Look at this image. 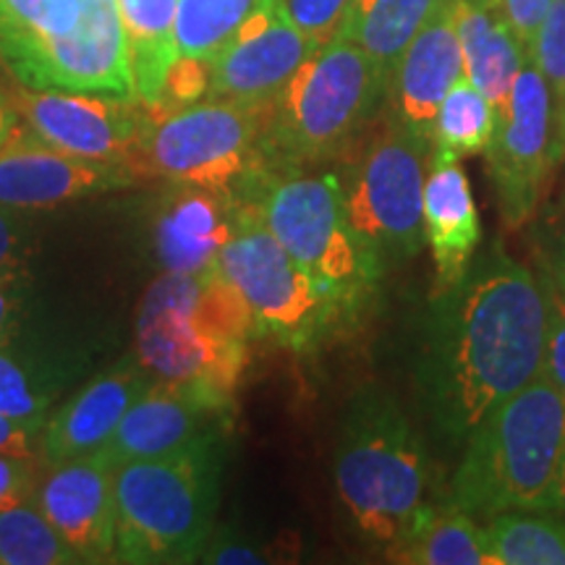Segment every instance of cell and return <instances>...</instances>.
Listing matches in <instances>:
<instances>
[{
    "instance_id": "27",
    "label": "cell",
    "mask_w": 565,
    "mask_h": 565,
    "mask_svg": "<svg viewBox=\"0 0 565 565\" xmlns=\"http://www.w3.org/2000/svg\"><path fill=\"white\" fill-rule=\"evenodd\" d=\"M492 565H565V521L550 511H511L487 521Z\"/></svg>"
},
{
    "instance_id": "32",
    "label": "cell",
    "mask_w": 565,
    "mask_h": 565,
    "mask_svg": "<svg viewBox=\"0 0 565 565\" xmlns=\"http://www.w3.org/2000/svg\"><path fill=\"white\" fill-rule=\"evenodd\" d=\"M299 30L315 42H328L341 30L351 0H280Z\"/></svg>"
},
{
    "instance_id": "30",
    "label": "cell",
    "mask_w": 565,
    "mask_h": 565,
    "mask_svg": "<svg viewBox=\"0 0 565 565\" xmlns=\"http://www.w3.org/2000/svg\"><path fill=\"white\" fill-rule=\"evenodd\" d=\"M63 536L38 505L24 503L0 511V565H76Z\"/></svg>"
},
{
    "instance_id": "21",
    "label": "cell",
    "mask_w": 565,
    "mask_h": 565,
    "mask_svg": "<svg viewBox=\"0 0 565 565\" xmlns=\"http://www.w3.org/2000/svg\"><path fill=\"white\" fill-rule=\"evenodd\" d=\"M479 215L458 160H429L424 183V238L435 259V294L448 291L475 263Z\"/></svg>"
},
{
    "instance_id": "42",
    "label": "cell",
    "mask_w": 565,
    "mask_h": 565,
    "mask_svg": "<svg viewBox=\"0 0 565 565\" xmlns=\"http://www.w3.org/2000/svg\"><path fill=\"white\" fill-rule=\"evenodd\" d=\"M557 505L565 508V461H563V469H561V484H557Z\"/></svg>"
},
{
    "instance_id": "25",
    "label": "cell",
    "mask_w": 565,
    "mask_h": 565,
    "mask_svg": "<svg viewBox=\"0 0 565 565\" xmlns=\"http://www.w3.org/2000/svg\"><path fill=\"white\" fill-rule=\"evenodd\" d=\"M387 561L408 565H492L484 529L456 505L429 503L406 540L385 550Z\"/></svg>"
},
{
    "instance_id": "39",
    "label": "cell",
    "mask_w": 565,
    "mask_h": 565,
    "mask_svg": "<svg viewBox=\"0 0 565 565\" xmlns=\"http://www.w3.org/2000/svg\"><path fill=\"white\" fill-rule=\"evenodd\" d=\"M17 280H0V338H6L19 324V288Z\"/></svg>"
},
{
    "instance_id": "14",
    "label": "cell",
    "mask_w": 565,
    "mask_h": 565,
    "mask_svg": "<svg viewBox=\"0 0 565 565\" xmlns=\"http://www.w3.org/2000/svg\"><path fill=\"white\" fill-rule=\"evenodd\" d=\"M320 42L294 24L280 0H259L210 58L207 97L273 105Z\"/></svg>"
},
{
    "instance_id": "24",
    "label": "cell",
    "mask_w": 565,
    "mask_h": 565,
    "mask_svg": "<svg viewBox=\"0 0 565 565\" xmlns=\"http://www.w3.org/2000/svg\"><path fill=\"white\" fill-rule=\"evenodd\" d=\"M71 366L32 343L0 338V416L42 427L68 383Z\"/></svg>"
},
{
    "instance_id": "37",
    "label": "cell",
    "mask_w": 565,
    "mask_h": 565,
    "mask_svg": "<svg viewBox=\"0 0 565 565\" xmlns=\"http://www.w3.org/2000/svg\"><path fill=\"white\" fill-rule=\"evenodd\" d=\"M550 3L553 0H500V9H503V17L511 30L515 32L521 45L526 51H532V42L536 38V30H540L542 19L550 11Z\"/></svg>"
},
{
    "instance_id": "38",
    "label": "cell",
    "mask_w": 565,
    "mask_h": 565,
    "mask_svg": "<svg viewBox=\"0 0 565 565\" xmlns=\"http://www.w3.org/2000/svg\"><path fill=\"white\" fill-rule=\"evenodd\" d=\"M40 429L38 424L0 416V454L40 458Z\"/></svg>"
},
{
    "instance_id": "13",
    "label": "cell",
    "mask_w": 565,
    "mask_h": 565,
    "mask_svg": "<svg viewBox=\"0 0 565 565\" xmlns=\"http://www.w3.org/2000/svg\"><path fill=\"white\" fill-rule=\"evenodd\" d=\"M21 124L76 158L129 166L145 129L147 105L103 92L26 89L17 103Z\"/></svg>"
},
{
    "instance_id": "29",
    "label": "cell",
    "mask_w": 565,
    "mask_h": 565,
    "mask_svg": "<svg viewBox=\"0 0 565 565\" xmlns=\"http://www.w3.org/2000/svg\"><path fill=\"white\" fill-rule=\"evenodd\" d=\"M259 0H179L175 61L210 63Z\"/></svg>"
},
{
    "instance_id": "43",
    "label": "cell",
    "mask_w": 565,
    "mask_h": 565,
    "mask_svg": "<svg viewBox=\"0 0 565 565\" xmlns=\"http://www.w3.org/2000/svg\"><path fill=\"white\" fill-rule=\"evenodd\" d=\"M561 246H563V257H561V263H565V223H563V233H561Z\"/></svg>"
},
{
    "instance_id": "12",
    "label": "cell",
    "mask_w": 565,
    "mask_h": 565,
    "mask_svg": "<svg viewBox=\"0 0 565 565\" xmlns=\"http://www.w3.org/2000/svg\"><path fill=\"white\" fill-rule=\"evenodd\" d=\"M553 108L545 76L532 55L515 74L505 113L498 118L492 141L487 147L500 217L508 228L532 221L542 196V183L553 166Z\"/></svg>"
},
{
    "instance_id": "9",
    "label": "cell",
    "mask_w": 565,
    "mask_h": 565,
    "mask_svg": "<svg viewBox=\"0 0 565 565\" xmlns=\"http://www.w3.org/2000/svg\"><path fill=\"white\" fill-rule=\"evenodd\" d=\"M249 204L267 231L312 275L343 320L359 312L383 265L345 221L338 173H270Z\"/></svg>"
},
{
    "instance_id": "41",
    "label": "cell",
    "mask_w": 565,
    "mask_h": 565,
    "mask_svg": "<svg viewBox=\"0 0 565 565\" xmlns=\"http://www.w3.org/2000/svg\"><path fill=\"white\" fill-rule=\"evenodd\" d=\"M553 282L557 286V291L565 296V263H555V278Z\"/></svg>"
},
{
    "instance_id": "31",
    "label": "cell",
    "mask_w": 565,
    "mask_h": 565,
    "mask_svg": "<svg viewBox=\"0 0 565 565\" xmlns=\"http://www.w3.org/2000/svg\"><path fill=\"white\" fill-rule=\"evenodd\" d=\"M532 55L545 76L553 108V162L565 154V0H553L532 42Z\"/></svg>"
},
{
    "instance_id": "6",
    "label": "cell",
    "mask_w": 565,
    "mask_h": 565,
    "mask_svg": "<svg viewBox=\"0 0 565 565\" xmlns=\"http://www.w3.org/2000/svg\"><path fill=\"white\" fill-rule=\"evenodd\" d=\"M0 63L24 89L134 97L116 0H0Z\"/></svg>"
},
{
    "instance_id": "7",
    "label": "cell",
    "mask_w": 565,
    "mask_h": 565,
    "mask_svg": "<svg viewBox=\"0 0 565 565\" xmlns=\"http://www.w3.org/2000/svg\"><path fill=\"white\" fill-rule=\"evenodd\" d=\"M273 105L204 100L181 108H147L129 168L137 179L200 186L249 202L273 173L267 126Z\"/></svg>"
},
{
    "instance_id": "34",
    "label": "cell",
    "mask_w": 565,
    "mask_h": 565,
    "mask_svg": "<svg viewBox=\"0 0 565 565\" xmlns=\"http://www.w3.org/2000/svg\"><path fill=\"white\" fill-rule=\"evenodd\" d=\"M42 461L32 456L0 454V511L34 500Z\"/></svg>"
},
{
    "instance_id": "17",
    "label": "cell",
    "mask_w": 565,
    "mask_h": 565,
    "mask_svg": "<svg viewBox=\"0 0 565 565\" xmlns=\"http://www.w3.org/2000/svg\"><path fill=\"white\" fill-rule=\"evenodd\" d=\"M152 383V374L134 351L113 370L87 380L79 391L61 401L42 424L40 461L51 466L100 454L124 414L150 391Z\"/></svg>"
},
{
    "instance_id": "35",
    "label": "cell",
    "mask_w": 565,
    "mask_h": 565,
    "mask_svg": "<svg viewBox=\"0 0 565 565\" xmlns=\"http://www.w3.org/2000/svg\"><path fill=\"white\" fill-rule=\"evenodd\" d=\"M267 557L263 550H257L252 542H246L242 534H228V532H217L212 529V534L204 542L200 557L196 563H228V565H238V563H267Z\"/></svg>"
},
{
    "instance_id": "23",
    "label": "cell",
    "mask_w": 565,
    "mask_h": 565,
    "mask_svg": "<svg viewBox=\"0 0 565 565\" xmlns=\"http://www.w3.org/2000/svg\"><path fill=\"white\" fill-rule=\"evenodd\" d=\"M129 47L134 97L158 108L175 63V11L179 0H116Z\"/></svg>"
},
{
    "instance_id": "44",
    "label": "cell",
    "mask_w": 565,
    "mask_h": 565,
    "mask_svg": "<svg viewBox=\"0 0 565 565\" xmlns=\"http://www.w3.org/2000/svg\"><path fill=\"white\" fill-rule=\"evenodd\" d=\"M484 3H498L500 6V0H484Z\"/></svg>"
},
{
    "instance_id": "5",
    "label": "cell",
    "mask_w": 565,
    "mask_h": 565,
    "mask_svg": "<svg viewBox=\"0 0 565 565\" xmlns=\"http://www.w3.org/2000/svg\"><path fill=\"white\" fill-rule=\"evenodd\" d=\"M223 456V435H210L173 454L118 463L116 563H196L215 529Z\"/></svg>"
},
{
    "instance_id": "28",
    "label": "cell",
    "mask_w": 565,
    "mask_h": 565,
    "mask_svg": "<svg viewBox=\"0 0 565 565\" xmlns=\"http://www.w3.org/2000/svg\"><path fill=\"white\" fill-rule=\"evenodd\" d=\"M498 113L492 103L461 76L437 108L429 141V160H458L484 154L490 147ZM427 160V162H429Z\"/></svg>"
},
{
    "instance_id": "18",
    "label": "cell",
    "mask_w": 565,
    "mask_h": 565,
    "mask_svg": "<svg viewBox=\"0 0 565 565\" xmlns=\"http://www.w3.org/2000/svg\"><path fill=\"white\" fill-rule=\"evenodd\" d=\"M231 401L194 387L152 383L124 414L121 424L100 454L113 466L154 458L186 448L202 437L223 435Z\"/></svg>"
},
{
    "instance_id": "15",
    "label": "cell",
    "mask_w": 565,
    "mask_h": 565,
    "mask_svg": "<svg viewBox=\"0 0 565 565\" xmlns=\"http://www.w3.org/2000/svg\"><path fill=\"white\" fill-rule=\"evenodd\" d=\"M124 162L76 158L42 141L24 124L0 150V204L11 210L58 207L137 183Z\"/></svg>"
},
{
    "instance_id": "1",
    "label": "cell",
    "mask_w": 565,
    "mask_h": 565,
    "mask_svg": "<svg viewBox=\"0 0 565 565\" xmlns=\"http://www.w3.org/2000/svg\"><path fill=\"white\" fill-rule=\"evenodd\" d=\"M545 288L505 254L471 263L422 322L416 393L433 427L461 443L500 401L542 372Z\"/></svg>"
},
{
    "instance_id": "10",
    "label": "cell",
    "mask_w": 565,
    "mask_h": 565,
    "mask_svg": "<svg viewBox=\"0 0 565 565\" xmlns=\"http://www.w3.org/2000/svg\"><path fill=\"white\" fill-rule=\"evenodd\" d=\"M429 147L395 118L366 141L341 179L345 221L380 265L406 263L424 246V183Z\"/></svg>"
},
{
    "instance_id": "11",
    "label": "cell",
    "mask_w": 565,
    "mask_h": 565,
    "mask_svg": "<svg viewBox=\"0 0 565 565\" xmlns=\"http://www.w3.org/2000/svg\"><path fill=\"white\" fill-rule=\"evenodd\" d=\"M217 273L249 303L259 333L294 351L315 349L343 315L267 231L252 204H244L242 223L217 257Z\"/></svg>"
},
{
    "instance_id": "3",
    "label": "cell",
    "mask_w": 565,
    "mask_h": 565,
    "mask_svg": "<svg viewBox=\"0 0 565 565\" xmlns=\"http://www.w3.org/2000/svg\"><path fill=\"white\" fill-rule=\"evenodd\" d=\"M448 503L475 519L511 511H561L565 395L536 374L500 401L466 437Z\"/></svg>"
},
{
    "instance_id": "8",
    "label": "cell",
    "mask_w": 565,
    "mask_h": 565,
    "mask_svg": "<svg viewBox=\"0 0 565 565\" xmlns=\"http://www.w3.org/2000/svg\"><path fill=\"white\" fill-rule=\"evenodd\" d=\"M391 76L356 42L335 34L296 68L267 126L273 171H296L341 154L387 100Z\"/></svg>"
},
{
    "instance_id": "26",
    "label": "cell",
    "mask_w": 565,
    "mask_h": 565,
    "mask_svg": "<svg viewBox=\"0 0 565 565\" xmlns=\"http://www.w3.org/2000/svg\"><path fill=\"white\" fill-rule=\"evenodd\" d=\"M440 0H351L341 30L393 79L401 55Z\"/></svg>"
},
{
    "instance_id": "22",
    "label": "cell",
    "mask_w": 565,
    "mask_h": 565,
    "mask_svg": "<svg viewBox=\"0 0 565 565\" xmlns=\"http://www.w3.org/2000/svg\"><path fill=\"white\" fill-rule=\"evenodd\" d=\"M456 32L463 53V76L492 103L500 118L529 51L515 38L498 3L458 0Z\"/></svg>"
},
{
    "instance_id": "2",
    "label": "cell",
    "mask_w": 565,
    "mask_h": 565,
    "mask_svg": "<svg viewBox=\"0 0 565 565\" xmlns=\"http://www.w3.org/2000/svg\"><path fill=\"white\" fill-rule=\"evenodd\" d=\"M249 303L217 273H162L137 315V359L154 383L231 401L257 335Z\"/></svg>"
},
{
    "instance_id": "33",
    "label": "cell",
    "mask_w": 565,
    "mask_h": 565,
    "mask_svg": "<svg viewBox=\"0 0 565 565\" xmlns=\"http://www.w3.org/2000/svg\"><path fill=\"white\" fill-rule=\"evenodd\" d=\"M547 299V341L542 374L565 395V296L553 280L545 286Z\"/></svg>"
},
{
    "instance_id": "20",
    "label": "cell",
    "mask_w": 565,
    "mask_h": 565,
    "mask_svg": "<svg viewBox=\"0 0 565 565\" xmlns=\"http://www.w3.org/2000/svg\"><path fill=\"white\" fill-rule=\"evenodd\" d=\"M244 202L200 186H173L154 217V252L162 273H204L242 223Z\"/></svg>"
},
{
    "instance_id": "19",
    "label": "cell",
    "mask_w": 565,
    "mask_h": 565,
    "mask_svg": "<svg viewBox=\"0 0 565 565\" xmlns=\"http://www.w3.org/2000/svg\"><path fill=\"white\" fill-rule=\"evenodd\" d=\"M456 3L440 0L433 17L414 34L393 71L391 118L429 147L437 108L463 76V53L456 32Z\"/></svg>"
},
{
    "instance_id": "16",
    "label": "cell",
    "mask_w": 565,
    "mask_h": 565,
    "mask_svg": "<svg viewBox=\"0 0 565 565\" xmlns=\"http://www.w3.org/2000/svg\"><path fill=\"white\" fill-rule=\"evenodd\" d=\"M113 466L103 454L42 463L34 505L51 521L79 563H116Z\"/></svg>"
},
{
    "instance_id": "36",
    "label": "cell",
    "mask_w": 565,
    "mask_h": 565,
    "mask_svg": "<svg viewBox=\"0 0 565 565\" xmlns=\"http://www.w3.org/2000/svg\"><path fill=\"white\" fill-rule=\"evenodd\" d=\"M24 249L26 236L17 217V210L0 204V280L19 278Z\"/></svg>"
},
{
    "instance_id": "4",
    "label": "cell",
    "mask_w": 565,
    "mask_h": 565,
    "mask_svg": "<svg viewBox=\"0 0 565 565\" xmlns=\"http://www.w3.org/2000/svg\"><path fill=\"white\" fill-rule=\"evenodd\" d=\"M335 492L356 536L391 550L427 511L429 463L422 437L391 395L362 391L335 445Z\"/></svg>"
},
{
    "instance_id": "40",
    "label": "cell",
    "mask_w": 565,
    "mask_h": 565,
    "mask_svg": "<svg viewBox=\"0 0 565 565\" xmlns=\"http://www.w3.org/2000/svg\"><path fill=\"white\" fill-rule=\"evenodd\" d=\"M19 126H21L19 108L9 100V97L0 95V150L9 145L13 134L19 131Z\"/></svg>"
}]
</instances>
